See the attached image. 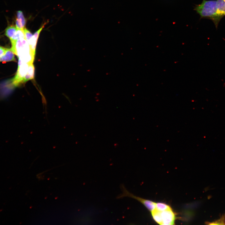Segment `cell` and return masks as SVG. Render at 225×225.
Returning <instances> with one entry per match:
<instances>
[{"instance_id":"cell-1","label":"cell","mask_w":225,"mask_h":225,"mask_svg":"<svg viewBox=\"0 0 225 225\" xmlns=\"http://www.w3.org/2000/svg\"><path fill=\"white\" fill-rule=\"evenodd\" d=\"M193 10L201 18H208L213 22L216 28L223 16L218 12L216 0H203L202 3L195 5Z\"/></svg>"},{"instance_id":"cell-2","label":"cell","mask_w":225,"mask_h":225,"mask_svg":"<svg viewBox=\"0 0 225 225\" xmlns=\"http://www.w3.org/2000/svg\"><path fill=\"white\" fill-rule=\"evenodd\" d=\"M12 51L22 62L33 63L35 55L32 52L25 38L11 42Z\"/></svg>"},{"instance_id":"cell-3","label":"cell","mask_w":225,"mask_h":225,"mask_svg":"<svg viewBox=\"0 0 225 225\" xmlns=\"http://www.w3.org/2000/svg\"><path fill=\"white\" fill-rule=\"evenodd\" d=\"M121 189L122 193L117 196V198H121L125 197L132 198L142 203L151 212L155 209L156 202L135 195L129 192L123 185L121 186Z\"/></svg>"},{"instance_id":"cell-4","label":"cell","mask_w":225,"mask_h":225,"mask_svg":"<svg viewBox=\"0 0 225 225\" xmlns=\"http://www.w3.org/2000/svg\"><path fill=\"white\" fill-rule=\"evenodd\" d=\"M18 65L17 72L11 82L12 85L16 87L24 83V79L27 73L29 64L22 62L18 60Z\"/></svg>"},{"instance_id":"cell-5","label":"cell","mask_w":225,"mask_h":225,"mask_svg":"<svg viewBox=\"0 0 225 225\" xmlns=\"http://www.w3.org/2000/svg\"><path fill=\"white\" fill-rule=\"evenodd\" d=\"M162 225H173L176 219L175 213L172 208L161 212Z\"/></svg>"},{"instance_id":"cell-6","label":"cell","mask_w":225,"mask_h":225,"mask_svg":"<svg viewBox=\"0 0 225 225\" xmlns=\"http://www.w3.org/2000/svg\"><path fill=\"white\" fill-rule=\"evenodd\" d=\"M47 22H45L42 27L33 35L27 41L33 53L35 55L36 48L38 39L40 33L46 24Z\"/></svg>"},{"instance_id":"cell-7","label":"cell","mask_w":225,"mask_h":225,"mask_svg":"<svg viewBox=\"0 0 225 225\" xmlns=\"http://www.w3.org/2000/svg\"><path fill=\"white\" fill-rule=\"evenodd\" d=\"M15 20V26L17 28L23 29L25 28L26 20L23 13L21 11L17 12V17Z\"/></svg>"},{"instance_id":"cell-8","label":"cell","mask_w":225,"mask_h":225,"mask_svg":"<svg viewBox=\"0 0 225 225\" xmlns=\"http://www.w3.org/2000/svg\"><path fill=\"white\" fill-rule=\"evenodd\" d=\"M14 54L11 48H7L4 54L0 57V62L16 61Z\"/></svg>"},{"instance_id":"cell-9","label":"cell","mask_w":225,"mask_h":225,"mask_svg":"<svg viewBox=\"0 0 225 225\" xmlns=\"http://www.w3.org/2000/svg\"><path fill=\"white\" fill-rule=\"evenodd\" d=\"M35 67L33 63L29 64L27 73L25 77L24 83L34 78Z\"/></svg>"},{"instance_id":"cell-10","label":"cell","mask_w":225,"mask_h":225,"mask_svg":"<svg viewBox=\"0 0 225 225\" xmlns=\"http://www.w3.org/2000/svg\"><path fill=\"white\" fill-rule=\"evenodd\" d=\"M17 30V28L15 26L12 25L9 26L6 29L5 34L10 40L15 35Z\"/></svg>"},{"instance_id":"cell-11","label":"cell","mask_w":225,"mask_h":225,"mask_svg":"<svg viewBox=\"0 0 225 225\" xmlns=\"http://www.w3.org/2000/svg\"><path fill=\"white\" fill-rule=\"evenodd\" d=\"M217 6L219 12L225 16V0H216Z\"/></svg>"},{"instance_id":"cell-12","label":"cell","mask_w":225,"mask_h":225,"mask_svg":"<svg viewBox=\"0 0 225 225\" xmlns=\"http://www.w3.org/2000/svg\"><path fill=\"white\" fill-rule=\"evenodd\" d=\"M151 215L153 220L158 224L161 225L162 218L161 212L156 209L151 212Z\"/></svg>"},{"instance_id":"cell-13","label":"cell","mask_w":225,"mask_h":225,"mask_svg":"<svg viewBox=\"0 0 225 225\" xmlns=\"http://www.w3.org/2000/svg\"><path fill=\"white\" fill-rule=\"evenodd\" d=\"M23 38H25L23 30L17 28L16 34L10 40L11 42Z\"/></svg>"},{"instance_id":"cell-14","label":"cell","mask_w":225,"mask_h":225,"mask_svg":"<svg viewBox=\"0 0 225 225\" xmlns=\"http://www.w3.org/2000/svg\"><path fill=\"white\" fill-rule=\"evenodd\" d=\"M171 208L170 206L165 203L162 202L156 203V210L162 212Z\"/></svg>"},{"instance_id":"cell-15","label":"cell","mask_w":225,"mask_h":225,"mask_svg":"<svg viewBox=\"0 0 225 225\" xmlns=\"http://www.w3.org/2000/svg\"><path fill=\"white\" fill-rule=\"evenodd\" d=\"M208 225H225V213L218 219L210 222H206Z\"/></svg>"},{"instance_id":"cell-16","label":"cell","mask_w":225,"mask_h":225,"mask_svg":"<svg viewBox=\"0 0 225 225\" xmlns=\"http://www.w3.org/2000/svg\"><path fill=\"white\" fill-rule=\"evenodd\" d=\"M6 49L7 48L0 46V57L4 54Z\"/></svg>"}]
</instances>
